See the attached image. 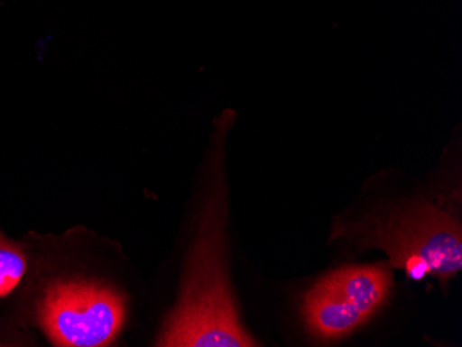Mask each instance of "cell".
Instances as JSON below:
<instances>
[{"mask_svg":"<svg viewBox=\"0 0 462 347\" xmlns=\"http://www.w3.org/2000/svg\"><path fill=\"white\" fill-rule=\"evenodd\" d=\"M223 204L211 198L187 264L183 288L155 346L252 347L226 273Z\"/></svg>","mask_w":462,"mask_h":347,"instance_id":"6da1fadb","label":"cell"},{"mask_svg":"<svg viewBox=\"0 0 462 347\" xmlns=\"http://www.w3.org/2000/svg\"><path fill=\"white\" fill-rule=\"evenodd\" d=\"M334 238H350L357 247L380 248L389 266L402 269L412 256L428 261L430 273L446 284L462 268V232L458 220L428 202H411L345 223Z\"/></svg>","mask_w":462,"mask_h":347,"instance_id":"7a4b0ae2","label":"cell"},{"mask_svg":"<svg viewBox=\"0 0 462 347\" xmlns=\"http://www.w3.org/2000/svg\"><path fill=\"white\" fill-rule=\"evenodd\" d=\"M126 300L116 289L88 279H60L39 303L38 320L54 346L104 347L121 333Z\"/></svg>","mask_w":462,"mask_h":347,"instance_id":"3957f363","label":"cell"},{"mask_svg":"<svg viewBox=\"0 0 462 347\" xmlns=\"http://www.w3.org/2000/svg\"><path fill=\"white\" fill-rule=\"evenodd\" d=\"M27 271L23 248L0 232V297L12 294Z\"/></svg>","mask_w":462,"mask_h":347,"instance_id":"5b68a950","label":"cell"},{"mask_svg":"<svg viewBox=\"0 0 462 347\" xmlns=\"http://www.w3.org/2000/svg\"><path fill=\"white\" fill-rule=\"evenodd\" d=\"M386 263L347 266L321 279L303 297V324L311 338L341 341L365 325L385 305L392 288Z\"/></svg>","mask_w":462,"mask_h":347,"instance_id":"277c9868","label":"cell"}]
</instances>
